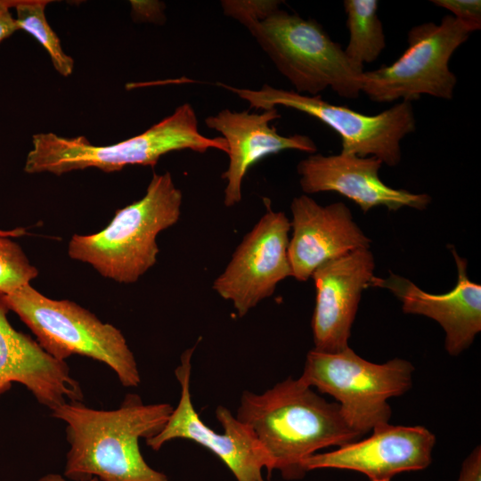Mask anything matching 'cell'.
<instances>
[{"label":"cell","mask_w":481,"mask_h":481,"mask_svg":"<svg viewBox=\"0 0 481 481\" xmlns=\"http://www.w3.org/2000/svg\"><path fill=\"white\" fill-rule=\"evenodd\" d=\"M173 406L145 404L127 394L115 410L93 409L82 402L68 401L51 411L66 424L69 450L64 476L72 481H172L143 459L139 440L158 435Z\"/></svg>","instance_id":"1"},{"label":"cell","mask_w":481,"mask_h":481,"mask_svg":"<svg viewBox=\"0 0 481 481\" xmlns=\"http://www.w3.org/2000/svg\"><path fill=\"white\" fill-rule=\"evenodd\" d=\"M236 418L262 445L267 473L278 470L286 480L303 478L305 460L317 451L361 437L338 403L328 402L299 378L289 377L261 394L244 391Z\"/></svg>","instance_id":"2"},{"label":"cell","mask_w":481,"mask_h":481,"mask_svg":"<svg viewBox=\"0 0 481 481\" xmlns=\"http://www.w3.org/2000/svg\"><path fill=\"white\" fill-rule=\"evenodd\" d=\"M209 149L228 152L222 136L209 138L200 132L196 112L186 102L143 133L115 144L99 146L90 143L85 136L67 138L53 133L36 134L24 171L61 175L95 167L115 172L130 165L154 167L161 156L171 151L190 150L205 153Z\"/></svg>","instance_id":"3"},{"label":"cell","mask_w":481,"mask_h":481,"mask_svg":"<svg viewBox=\"0 0 481 481\" xmlns=\"http://www.w3.org/2000/svg\"><path fill=\"white\" fill-rule=\"evenodd\" d=\"M182 202V192L171 174L154 173L144 196L116 210L104 229L93 234H74L68 255L90 265L105 278L135 283L156 264L157 236L177 223Z\"/></svg>","instance_id":"4"},{"label":"cell","mask_w":481,"mask_h":481,"mask_svg":"<svg viewBox=\"0 0 481 481\" xmlns=\"http://www.w3.org/2000/svg\"><path fill=\"white\" fill-rule=\"evenodd\" d=\"M240 23L297 93L314 96L330 87L340 97H359L363 67L351 61L315 20L278 7Z\"/></svg>","instance_id":"5"},{"label":"cell","mask_w":481,"mask_h":481,"mask_svg":"<svg viewBox=\"0 0 481 481\" xmlns=\"http://www.w3.org/2000/svg\"><path fill=\"white\" fill-rule=\"evenodd\" d=\"M0 298L51 356L65 362L73 355L86 356L108 365L124 387L140 385L135 355L123 333L112 324L102 322L75 302L49 298L30 284Z\"/></svg>","instance_id":"6"},{"label":"cell","mask_w":481,"mask_h":481,"mask_svg":"<svg viewBox=\"0 0 481 481\" xmlns=\"http://www.w3.org/2000/svg\"><path fill=\"white\" fill-rule=\"evenodd\" d=\"M411 362L394 358L386 363L367 361L349 346L340 352L310 350L299 379L319 392L336 399L350 428L360 436L388 423V400L412 386Z\"/></svg>","instance_id":"7"},{"label":"cell","mask_w":481,"mask_h":481,"mask_svg":"<svg viewBox=\"0 0 481 481\" xmlns=\"http://www.w3.org/2000/svg\"><path fill=\"white\" fill-rule=\"evenodd\" d=\"M217 85L247 101L250 109L264 110L283 106L312 116L339 135L341 153L373 156L389 167L400 163L401 142L416 129L413 107L408 101L370 116L328 102L320 94L311 96L266 84L257 90Z\"/></svg>","instance_id":"8"},{"label":"cell","mask_w":481,"mask_h":481,"mask_svg":"<svg viewBox=\"0 0 481 481\" xmlns=\"http://www.w3.org/2000/svg\"><path fill=\"white\" fill-rule=\"evenodd\" d=\"M469 34L452 15H445L438 24L412 27L407 34L408 47L395 61L363 73L362 92L376 102H412L422 94L452 99L457 77L449 61Z\"/></svg>","instance_id":"9"},{"label":"cell","mask_w":481,"mask_h":481,"mask_svg":"<svg viewBox=\"0 0 481 481\" xmlns=\"http://www.w3.org/2000/svg\"><path fill=\"white\" fill-rule=\"evenodd\" d=\"M194 349L192 346L182 354L180 364L175 371L181 387L177 406L173 409L162 430L145 440L146 444L159 451L173 439L191 440L218 457L237 481H265L262 472L267 469L266 455L251 428L239 420L228 408L219 405L216 416L224 432L217 433L207 426L196 412L190 387Z\"/></svg>","instance_id":"10"},{"label":"cell","mask_w":481,"mask_h":481,"mask_svg":"<svg viewBox=\"0 0 481 481\" xmlns=\"http://www.w3.org/2000/svg\"><path fill=\"white\" fill-rule=\"evenodd\" d=\"M266 211L244 236L213 289L232 302L240 317L271 297L277 284L291 276L289 260L290 222L281 211Z\"/></svg>","instance_id":"11"},{"label":"cell","mask_w":481,"mask_h":481,"mask_svg":"<svg viewBox=\"0 0 481 481\" xmlns=\"http://www.w3.org/2000/svg\"><path fill=\"white\" fill-rule=\"evenodd\" d=\"M371 434L304 461L306 472L335 469L359 472L370 481H391L404 472L419 471L432 461L435 435L423 426L385 423Z\"/></svg>","instance_id":"12"},{"label":"cell","mask_w":481,"mask_h":481,"mask_svg":"<svg viewBox=\"0 0 481 481\" xmlns=\"http://www.w3.org/2000/svg\"><path fill=\"white\" fill-rule=\"evenodd\" d=\"M370 249H358L316 268L312 278L316 298L312 317L314 349L340 352L348 346L362 292L374 276Z\"/></svg>","instance_id":"13"},{"label":"cell","mask_w":481,"mask_h":481,"mask_svg":"<svg viewBox=\"0 0 481 481\" xmlns=\"http://www.w3.org/2000/svg\"><path fill=\"white\" fill-rule=\"evenodd\" d=\"M382 161L352 153L310 154L299 161V184L306 194L335 192L355 202L366 213L375 207L396 211L404 207L424 210L431 202L426 193L387 186L379 178Z\"/></svg>","instance_id":"14"},{"label":"cell","mask_w":481,"mask_h":481,"mask_svg":"<svg viewBox=\"0 0 481 481\" xmlns=\"http://www.w3.org/2000/svg\"><path fill=\"white\" fill-rule=\"evenodd\" d=\"M292 236L289 241L291 276L306 281L321 265L358 249H370L371 240L353 220L342 202L318 204L307 195L290 204Z\"/></svg>","instance_id":"15"},{"label":"cell","mask_w":481,"mask_h":481,"mask_svg":"<svg viewBox=\"0 0 481 481\" xmlns=\"http://www.w3.org/2000/svg\"><path fill=\"white\" fill-rule=\"evenodd\" d=\"M458 272L452 290L432 294L410 280L389 272L387 278L373 276L368 287L387 289L402 303L405 314L424 315L436 321L445 332L444 346L457 356L469 348L481 330V286L467 274V260L450 247Z\"/></svg>","instance_id":"16"},{"label":"cell","mask_w":481,"mask_h":481,"mask_svg":"<svg viewBox=\"0 0 481 481\" xmlns=\"http://www.w3.org/2000/svg\"><path fill=\"white\" fill-rule=\"evenodd\" d=\"M277 108L250 113L224 109L205 119L206 126L219 132L228 148L229 165L221 175L225 180L224 203L233 207L242 198V182L249 169L264 158L285 150H298L310 154L317 151L315 143L307 135L284 136L270 125L280 118Z\"/></svg>","instance_id":"17"},{"label":"cell","mask_w":481,"mask_h":481,"mask_svg":"<svg viewBox=\"0 0 481 481\" xmlns=\"http://www.w3.org/2000/svg\"><path fill=\"white\" fill-rule=\"evenodd\" d=\"M7 311L0 298V395L12 383H19L50 411L68 401L82 402V388L67 363L51 356L36 340L16 330L7 319Z\"/></svg>","instance_id":"18"},{"label":"cell","mask_w":481,"mask_h":481,"mask_svg":"<svg viewBox=\"0 0 481 481\" xmlns=\"http://www.w3.org/2000/svg\"><path fill=\"white\" fill-rule=\"evenodd\" d=\"M348 43L344 49L346 56L363 66L376 61L386 48V37L378 15L376 0H345Z\"/></svg>","instance_id":"19"},{"label":"cell","mask_w":481,"mask_h":481,"mask_svg":"<svg viewBox=\"0 0 481 481\" xmlns=\"http://www.w3.org/2000/svg\"><path fill=\"white\" fill-rule=\"evenodd\" d=\"M19 30L31 35L47 52L54 69L63 77L71 75L74 60L62 49L61 40L49 25L45 16L47 0H10Z\"/></svg>","instance_id":"20"},{"label":"cell","mask_w":481,"mask_h":481,"mask_svg":"<svg viewBox=\"0 0 481 481\" xmlns=\"http://www.w3.org/2000/svg\"><path fill=\"white\" fill-rule=\"evenodd\" d=\"M38 274L20 247L8 236L0 235V294L10 293L30 281Z\"/></svg>","instance_id":"21"},{"label":"cell","mask_w":481,"mask_h":481,"mask_svg":"<svg viewBox=\"0 0 481 481\" xmlns=\"http://www.w3.org/2000/svg\"><path fill=\"white\" fill-rule=\"evenodd\" d=\"M435 5L449 10L469 33L481 29L480 0H432Z\"/></svg>","instance_id":"22"},{"label":"cell","mask_w":481,"mask_h":481,"mask_svg":"<svg viewBox=\"0 0 481 481\" xmlns=\"http://www.w3.org/2000/svg\"><path fill=\"white\" fill-rule=\"evenodd\" d=\"M457 481H481V448L475 447L465 458Z\"/></svg>","instance_id":"23"},{"label":"cell","mask_w":481,"mask_h":481,"mask_svg":"<svg viewBox=\"0 0 481 481\" xmlns=\"http://www.w3.org/2000/svg\"><path fill=\"white\" fill-rule=\"evenodd\" d=\"M135 18L140 20L158 21L164 18L163 3L157 1H132Z\"/></svg>","instance_id":"24"},{"label":"cell","mask_w":481,"mask_h":481,"mask_svg":"<svg viewBox=\"0 0 481 481\" xmlns=\"http://www.w3.org/2000/svg\"><path fill=\"white\" fill-rule=\"evenodd\" d=\"M11 9L10 0H0V42L19 30Z\"/></svg>","instance_id":"25"},{"label":"cell","mask_w":481,"mask_h":481,"mask_svg":"<svg viewBox=\"0 0 481 481\" xmlns=\"http://www.w3.org/2000/svg\"><path fill=\"white\" fill-rule=\"evenodd\" d=\"M25 234V229L23 228H16L11 231H3L0 230V235L2 236H8V237H19Z\"/></svg>","instance_id":"26"},{"label":"cell","mask_w":481,"mask_h":481,"mask_svg":"<svg viewBox=\"0 0 481 481\" xmlns=\"http://www.w3.org/2000/svg\"><path fill=\"white\" fill-rule=\"evenodd\" d=\"M40 481H65L61 477L59 476H47L43 477ZM89 481H99L97 478H92Z\"/></svg>","instance_id":"27"}]
</instances>
